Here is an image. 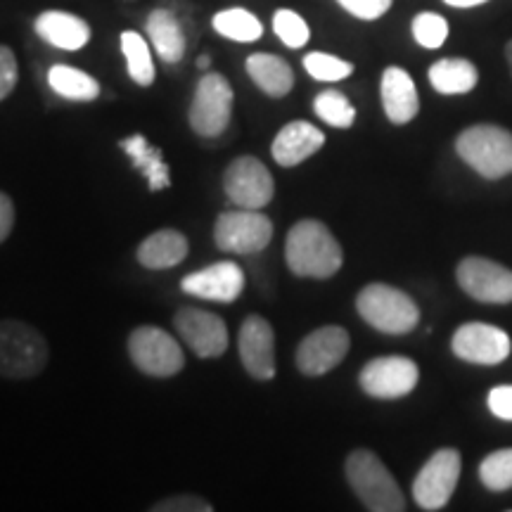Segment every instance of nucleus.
<instances>
[{
	"instance_id": "10",
	"label": "nucleus",
	"mask_w": 512,
	"mask_h": 512,
	"mask_svg": "<svg viewBox=\"0 0 512 512\" xmlns=\"http://www.w3.org/2000/svg\"><path fill=\"white\" fill-rule=\"evenodd\" d=\"M223 190L240 209H264L275 195V183L266 164L256 157H238L223 174Z\"/></svg>"
},
{
	"instance_id": "37",
	"label": "nucleus",
	"mask_w": 512,
	"mask_h": 512,
	"mask_svg": "<svg viewBox=\"0 0 512 512\" xmlns=\"http://www.w3.org/2000/svg\"><path fill=\"white\" fill-rule=\"evenodd\" d=\"M486 403H489V411L505 422H512V384H501V387H494L486 396Z\"/></svg>"
},
{
	"instance_id": "6",
	"label": "nucleus",
	"mask_w": 512,
	"mask_h": 512,
	"mask_svg": "<svg viewBox=\"0 0 512 512\" xmlns=\"http://www.w3.org/2000/svg\"><path fill=\"white\" fill-rule=\"evenodd\" d=\"M233 117V86L223 74L209 72L197 83L190 102V126L197 136L219 138Z\"/></svg>"
},
{
	"instance_id": "17",
	"label": "nucleus",
	"mask_w": 512,
	"mask_h": 512,
	"mask_svg": "<svg viewBox=\"0 0 512 512\" xmlns=\"http://www.w3.org/2000/svg\"><path fill=\"white\" fill-rule=\"evenodd\" d=\"M240 361L254 380L275 377V332L266 318L247 316L238 337Z\"/></svg>"
},
{
	"instance_id": "2",
	"label": "nucleus",
	"mask_w": 512,
	"mask_h": 512,
	"mask_svg": "<svg viewBox=\"0 0 512 512\" xmlns=\"http://www.w3.org/2000/svg\"><path fill=\"white\" fill-rule=\"evenodd\" d=\"M347 479L354 489V494L361 498V503L373 512H403L406 510V496L396 484L392 472L387 465L375 456L373 451L358 448V451L349 453L347 465Z\"/></svg>"
},
{
	"instance_id": "41",
	"label": "nucleus",
	"mask_w": 512,
	"mask_h": 512,
	"mask_svg": "<svg viewBox=\"0 0 512 512\" xmlns=\"http://www.w3.org/2000/svg\"><path fill=\"white\" fill-rule=\"evenodd\" d=\"M505 60H508V67H510V74H512V41L505 46Z\"/></svg>"
},
{
	"instance_id": "16",
	"label": "nucleus",
	"mask_w": 512,
	"mask_h": 512,
	"mask_svg": "<svg viewBox=\"0 0 512 512\" xmlns=\"http://www.w3.org/2000/svg\"><path fill=\"white\" fill-rule=\"evenodd\" d=\"M181 290L190 297L207 299V302L230 304L245 290V271L235 261H219V264L185 275Z\"/></svg>"
},
{
	"instance_id": "22",
	"label": "nucleus",
	"mask_w": 512,
	"mask_h": 512,
	"mask_svg": "<svg viewBox=\"0 0 512 512\" xmlns=\"http://www.w3.org/2000/svg\"><path fill=\"white\" fill-rule=\"evenodd\" d=\"M245 69L254 86L268 98H285L294 88V72L287 60L271 53H254L247 57Z\"/></svg>"
},
{
	"instance_id": "11",
	"label": "nucleus",
	"mask_w": 512,
	"mask_h": 512,
	"mask_svg": "<svg viewBox=\"0 0 512 512\" xmlns=\"http://www.w3.org/2000/svg\"><path fill=\"white\" fill-rule=\"evenodd\" d=\"M361 389L373 399H401L418 387L420 368L411 358L382 356L373 358L361 370Z\"/></svg>"
},
{
	"instance_id": "28",
	"label": "nucleus",
	"mask_w": 512,
	"mask_h": 512,
	"mask_svg": "<svg viewBox=\"0 0 512 512\" xmlns=\"http://www.w3.org/2000/svg\"><path fill=\"white\" fill-rule=\"evenodd\" d=\"M121 150L136 159V166L147 176L152 190L169 188V169H166V164L162 162V155H159L157 150H152L143 136L121 140Z\"/></svg>"
},
{
	"instance_id": "40",
	"label": "nucleus",
	"mask_w": 512,
	"mask_h": 512,
	"mask_svg": "<svg viewBox=\"0 0 512 512\" xmlns=\"http://www.w3.org/2000/svg\"><path fill=\"white\" fill-rule=\"evenodd\" d=\"M209 64H211V57L209 55L197 57V69H209Z\"/></svg>"
},
{
	"instance_id": "35",
	"label": "nucleus",
	"mask_w": 512,
	"mask_h": 512,
	"mask_svg": "<svg viewBox=\"0 0 512 512\" xmlns=\"http://www.w3.org/2000/svg\"><path fill=\"white\" fill-rule=\"evenodd\" d=\"M17 79H19L17 57H15V53H12V48L0 43V102L8 98L12 91H15Z\"/></svg>"
},
{
	"instance_id": "39",
	"label": "nucleus",
	"mask_w": 512,
	"mask_h": 512,
	"mask_svg": "<svg viewBox=\"0 0 512 512\" xmlns=\"http://www.w3.org/2000/svg\"><path fill=\"white\" fill-rule=\"evenodd\" d=\"M446 5H451V8H460V10H465V8H477V5H484V3H489V0H444Z\"/></svg>"
},
{
	"instance_id": "13",
	"label": "nucleus",
	"mask_w": 512,
	"mask_h": 512,
	"mask_svg": "<svg viewBox=\"0 0 512 512\" xmlns=\"http://www.w3.org/2000/svg\"><path fill=\"white\" fill-rule=\"evenodd\" d=\"M451 349L458 358L475 366H498L510 356V335L489 323H465L453 332Z\"/></svg>"
},
{
	"instance_id": "8",
	"label": "nucleus",
	"mask_w": 512,
	"mask_h": 512,
	"mask_svg": "<svg viewBox=\"0 0 512 512\" xmlns=\"http://www.w3.org/2000/svg\"><path fill=\"white\" fill-rule=\"evenodd\" d=\"M273 223L261 209L223 211L216 219L214 242L228 254H259L271 245Z\"/></svg>"
},
{
	"instance_id": "31",
	"label": "nucleus",
	"mask_w": 512,
	"mask_h": 512,
	"mask_svg": "<svg viewBox=\"0 0 512 512\" xmlns=\"http://www.w3.org/2000/svg\"><path fill=\"white\" fill-rule=\"evenodd\" d=\"M273 31L287 48L297 50L304 48L311 38V29L306 24V19L290 8L275 10L273 15Z\"/></svg>"
},
{
	"instance_id": "7",
	"label": "nucleus",
	"mask_w": 512,
	"mask_h": 512,
	"mask_svg": "<svg viewBox=\"0 0 512 512\" xmlns=\"http://www.w3.org/2000/svg\"><path fill=\"white\" fill-rule=\"evenodd\" d=\"M128 356L140 373L150 377H174L185 366L181 344L155 325H140L128 337Z\"/></svg>"
},
{
	"instance_id": "14",
	"label": "nucleus",
	"mask_w": 512,
	"mask_h": 512,
	"mask_svg": "<svg viewBox=\"0 0 512 512\" xmlns=\"http://www.w3.org/2000/svg\"><path fill=\"white\" fill-rule=\"evenodd\" d=\"M351 337L349 332L339 325H325L309 332L297 347V368L302 370L306 377H320L337 368L349 354Z\"/></svg>"
},
{
	"instance_id": "23",
	"label": "nucleus",
	"mask_w": 512,
	"mask_h": 512,
	"mask_svg": "<svg viewBox=\"0 0 512 512\" xmlns=\"http://www.w3.org/2000/svg\"><path fill=\"white\" fill-rule=\"evenodd\" d=\"M147 38H150L155 53L166 64H178L185 55V34L176 15L166 8H157L147 15L145 22Z\"/></svg>"
},
{
	"instance_id": "1",
	"label": "nucleus",
	"mask_w": 512,
	"mask_h": 512,
	"mask_svg": "<svg viewBox=\"0 0 512 512\" xmlns=\"http://www.w3.org/2000/svg\"><path fill=\"white\" fill-rule=\"evenodd\" d=\"M285 261L297 278L328 280L342 268L344 252L325 223L304 219L287 233Z\"/></svg>"
},
{
	"instance_id": "20",
	"label": "nucleus",
	"mask_w": 512,
	"mask_h": 512,
	"mask_svg": "<svg viewBox=\"0 0 512 512\" xmlns=\"http://www.w3.org/2000/svg\"><path fill=\"white\" fill-rule=\"evenodd\" d=\"M36 34L57 50H67V53H76V50L86 48L91 41L93 31L86 19L72 15L64 10H46L36 17L34 22Z\"/></svg>"
},
{
	"instance_id": "19",
	"label": "nucleus",
	"mask_w": 512,
	"mask_h": 512,
	"mask_svg": "<svg viewBox=\"0 0 512 512\" xmlns=\"http://www.w3.org/2000/svg\"><path fill=\"white\" fill-rule=\"evenodd\" d=\"M325 145V133L309 121H290L273 138L271 155L280 166H299Z\"/></svg>"
},
{
	"instance_id": "34",
	"label": "nucleus",
	"mask_w": 512,
	"mask_h": 512,
	"mask_svg": "<svg viewBox=\"0 0 512 512\" xmlns=\"http://www.w3.org/2000/svg\"><path fill=\"white\" fill-rule=\"evenodd\" d=\"M351 17L363 19V22H375V19L384 17L389 8L394 5V0H337Z\"/></svg>"
},
{
	"instance_id": "3",
	"label": "nucleus",
	"mask_w": 512,
	"mask_h": 512,
	"mask_svg": "<svg viewBox=\"0 0 512 512\" xmlns=\"http://www.w3.org/2000/svg\"><path fill=\"white\" fill-rule=\"evenodd\" d=\"M50 349L41 332L22 320H0V377L31 380L48 366Z\"/></svg>"
},
{
	"instance_id": "27",
	"label": "nucleus",
	"mask_w": 512,
	"mask_h": 512,
	"mask_svg": "<svg viewBox=\"0 0 512 512\" xmlns=\"http://www.w3.org/2000/svg\"><path fill=\"white\" fill-rule=\"evenodd\" d=\"M121 53L126 57L128 76H131L133 83L138 86H152L155 83V62H152L150 43H145V38L138 34V31H121Z\"/></svg>"
},
{
	"instance_id": "32",
	"label": "nucleus",
	"mask_w": 512,
	"mask_h": 512,
	"mask_svg": "<svg viewBox=\"0 0 512 512\" xmlns=\"http://www.w3.org/2000/svg\"><path fill=\"white\" fill-rule=\"evenodd\" d=\"M304 69L316 81L337 83L354 74V64L330 53H309L304 57Z\"/></svg>"
},
{
	"instance_id": "12",
	"label": "nucleus",
	"mask_w": 512,
	"mask_h": 512,
	"mask_svg": "<svg viewBox=\"0 0 512 512\" xmlns=\"http://www.w3.org/2000/svg\"><path fill=\"white\" fill-rule=\"evenodd\" d=\"M458 285L467 297L482 304L512 302V271L484 256H467L458 264Z\"/></svg>"
},
{
	"instance_id": "24",
	"label": "nucleus",
	"mask_w": 512,
	"mask_h": 512,
	"mask_svg": "<svg viewBox=\"0 0 512 512\" xmlns=\"http://www.w3.org/2000/svg\"><path fill=\"white\" fill-rule=\"evenodd\" d=\"M427 79L434 91L441 95H465L477 88L479 72L475 62L465 60V57H444L432 64Z\"/></svg>"
},
{
	"instance_id": "4",
	"label": "nucleus",
	"mask_w": 512,
	"mask_h": 512,
	"mask_svg": "<svg viewBox=\"0 0 512 512\" xmlns=\"http://www.w3.org/2000/svg\"><path fill=\"white\" fill-rule=\"evenodd\" d=\"M356 311L370 328L384 335H406L418 328L420 309L399 287L373 283L356 297Z\"/></svg>"
},
{
	"instance_id": "9",
	"label": "nucleus",
	"mask_w": 512,
	"mask_h": 512,
	"mask_svg": "<svg viewBox=\"0 0 512 512\" xmlns=\"http://www.w3.org/2000/svg\"><path fill=\"white\" fill-rule=\"evenodd\" d=\"M460 453L456 448H441L422 465L413 482V498L422 510H441L451 501L460 479Z\"/></svg>"
},
{
	"instance_id": "5",
	"label": "nucleus",
	"mask_w": 512,
	"mask_h": 512,
	"mask_svg": "<svg viewBox=\"0 0 512 512\" xmlns=\"http://www.w3.org/2000/svg\"><path fill=\"white\" fill-rule=\"evenodd\" d=\"M456 152L467 166L489 181L512 174V133L496 124L465 128L456 140Z\"/></svg>"
},
{
	"instance_id": "21",
	"label": "nucleus",
	"mask_w": 512,
	"mask_h": 512,
	"mask_svg": "<svg viewBox=\"0 0 512 512\" xmlns=\"http://www.w3.org/2000/svg\"><path fill=\"white\" fill-rule=\"evenodd\" d=\"M136 256L140 266L150 268V271H166V268L183 264L188 256V238L171 228L157 230L140 242Z\"/></svg>"
},
{
	"instance_id": "18",
	"label": "nucleus",
	"mask_w": 512,
	"mask_h": 512,
	"mask_svg": "<svg viewBox=\"0 0 512 512\" xmlns=\"http://www.w3.org/2000/svg\"><path fill=\"white\" fill-rule=\"evenodd\" d=\"M382 107L387 119L396 126L411 124L420 112V95L413 76L401 67H387L380 83Z\"/></svg>"
},
{
	"instance_id": "25",
	"label": "nucleus",
	"mask_w": 512,
	"mask_h": 512,
	"mask_svg": "<svg viewBox=\"0 0 512 512\" xmlns=\"http://www.w3.org/2000/svg\"><path fill=\"white\" fill-rule=\"evenodd\" d=\"M48 86L64 100L93 102L100 98V83L95 76L69 67V64H55L48 72Z\"/></svg>"
},
{
	"instance_id": "29",
	"label": "nucleus",
	"mask_w": 512,
	"mask_h": 512,
	"mask_svg": "<svg viewBox=\"0 0 512 512\" xmlns=\"http://www.w3.org/2000/svg\"><path fill=\"white\" fill-rule=\"evenodd\" d=\"M313 112L320 121H325L332 128H351L356 121V107L351 105L347 95L335 91V88H328V91L316 95Z\"/></svg>"
},
{
	"instance_id": "30",
	"label": "nucleus",
	"mask_w": 512,
	"mask_h": 512,
	"mask_svg": "<svg viewBox=\"0 0 512 512\" xmlns=\"http://www.w3.org/2000/svg\"><path fill=\"white\" fill-rule=\"evenodd\" d=\"M479 479L491 491L512 489V448H501L486 456L479 465Z\"/></svg>"
},
{
	"instance_id": "38",
	"label": "nucleus",
	"mask_w": 512,
	"mask_h": 512,
	"mask_svg": "<svg viewBox=\"0 0 512 512\" xmlns=\"http://www.w3.org/2000/svg\"><path fill=\"white\" fill-rule=\"evenodd\" d=\"M12 228H15V204L5 192H0V242L10 238Z\"/></svg>"
},
{
	"instance_id": "33",
	"label": "nucleus",
	"mask_w": 512,
	"mask_h": 512,
	"mask_svg": "<svg viewBox=\"0 0 512 512\" xmlns=\"http://www.w3.org/2000/svg\"><path fill=\"white\" fill-rule=\"evenodd\" d=\"M415 43L427 50H437L446 43L448 38V22L446 17L437 15V12H420L415 15L411 24Z\"/></svg>"
},
{
	"instance_id": "26",
	"label": "nucleus",
	"mask_w": 512,
	"mask_h": 512,
	"mask_svg": "<svg viewBox=\"0 0 512 512\" xmlns=\"http://www.w3.org/2000/svg\"><path fill=\"white\" fill-rule=\"evenodd\" d=\"M211 27H214L216 34L235 43H254L264 36L261 19L245 8H228L216 12L214 19H211Z\"/></svg>"
},
{
	"instance_id": "15",
	"label": "nucleus",
	"mask_w": 512,
	"mask_h": 512,
	"mask_svg": "<svg viewBox=\"0 0 512 512\" xmlns=\"http://www.w3.org/2000/svg\"><path fill=\"white\" fill-rule=\"evenodd\" d=\"M174 328L190 351L200 358H219L228 349V328L223 318L202 309H181L174 316Z\"/></svg>"
},
{
	"instance_id": "36",
	"label": "nucleus",
	"mask_w": 512,
	"mask_h": 512,
	"mask_svg": "<svg viewBox=\"0 0 512 512\" xmlns=\"http://www.w3.org/2000/svg\"><path fill=\"white\" fill-rule=\"evenodd\" d=\"M214 505L200 496H171L152 505V512H211Z\"/></svg>"
}]
</instances>
